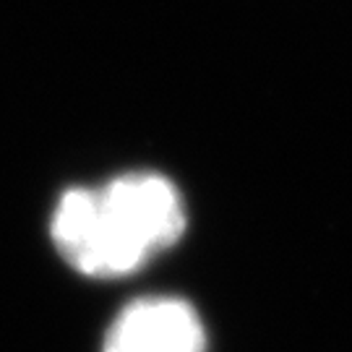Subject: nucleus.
<instances>
[{
    "instance_id": "obj_1",
    "label": "nucleus",
    "mask_w": 352,
    "mask_h": 352,
    "mask_svg": "<svg viewBox=\"0 0 352 352\" xmlns=\"http://www.w3.org/2000/svg\"><path fill=\"white\" fill-rule=\"evenodd\" d=\"M186 227L175 186L133 173L102 190L71 188L52 217V240L89 277H120L173 245Z\"/></svg>"
},
{
    "instance_id": "obj_2",
    "label": "nucleus",
    "mask_w": 352,
    "mask_h": 352,
    "mask_svg": "<svg viewBox=\"0 0 352 352\" xmlns=\"http://www.w3.org/2000/svg\"><path fill=\"white\" fill-rule=\"evenodd\" d=\"M104 352H204L201 321L177 298L139 300L118 316Z\"/></svg>"
}]
</instances>
